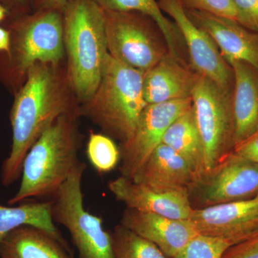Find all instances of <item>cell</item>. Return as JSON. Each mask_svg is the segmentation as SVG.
Listing matches in <instances>:
<instances>
[{"label": "cell", "mask_w": 258, "mask_h": 258, "mask_svg": "<svg viewBox=\"0 0 258 258\" xmlns=\"http://www.w3.org/2000/svg\"><path fill=\"white\" fill-rule=\"evenodd\" d=\"M80 107L67 69L42 62L30 68L10 111L13 143L2 166L3 185L10 186L21 176L24 159L44 131L61 115L81 116Z\"/></svg>", "instance_id": "obj_1"}, {"label": "cell", "mask_w": 258, "mask_h": 258, "mask_svg": "<svg viewBox=\"0 0 258 258\" xmlns=\"http://www.w3.org/2000/svg\"><path fill=\"white\" fill-rule=\"evenodd\" d=\"M79 118L61 115L44 131L24 159L20 187L8 205L51 198L69 179L81 162L78 157L82 144Z\"/></svg>", "instance_id": "obj_2"}, {"label": "cell", "mask_w": 258, "mask_h": 258, "mask_svg": "<svg viewBox=\"0 0 258 258\" xmlns=\"http://www.w3.org/2000/svg\"><path fill=\"white\" fill-rule=\"evenodd\" d=\"M68 76L79 103L99 86L107 55L104 10L92 0H69L62 11Z\"/></svg>", "instance_id": "obj_3"}, {"label": "cell", "mask_w": 258, "mask_h": 258, "mask_svg": "<svg viewBox=\"0 0 258 258\" xmlns=\"http://www.w3.org/2000/svg\"><path fill=\"white\" fill-rule=\"evenodd\" d=\"M5 23L11 44L9 53L0 54V82L15 95L34 64L63 59V18L62 12L42 10Z\"/></svg>", "instance_id": "obj_4"}, {"label": "cell", "mask_w": 258, "mask_h": 258, "mask_svg": "<svg viewBox=\"0 0 258 258\" xmlns=\"http://www.w3.org/2000/svg\"><path fill=\"white\" fill-rule=\"evenodd\" d=\"M144 74L107 55L101 82L92 98L80 107L109 137L127 142L147 106L144 95Z\"/></svg>", "instance_id": "obj_5"}, {"label": "cell", "mask_w": 258, "mask_h": 258, "mask_svg": "<svg viewBox=\"0 0 258 258\" xmlns=\"http://www.w3.org/2000/svg\"><path fill=\"white\" fill-rule=\"evenodd\" d=\"M104 14L107 48L115 60L144 74L169 53L164 34L149 15L110 10Z\"/></svg>", "instance_id": "obj_6"}, {"label": "cell", "mask_w": 258, "mask_h": 258, "mask_svg": "<svg viewBox=\"0 0 258 258\" xmlns=\"http://www.w3.org/2000/svg\"><path fill=\"white\" fill-rule=\"evenodd\" d=\"M86 165L81 162L50 200L55 223L69 231L79 258H115L111 232L105 230L103 219L86 211L82 180Z\"/></svg>", "instance_id": "obj_7"}, {"label": "cell", "mask_w": 258, "mask_h": 258, "mask_svg": "<svg viewBox=\"0 0 258 258\" xmlns=\"http://www.w3.org/2000/svg\"><path fill=\"white\" fill-rule=\"evenodd\" d=\"M191 100L203 142L204 171H206L233 152L235 148L232 92L198 74Z\"/></svg>", "instance_id": "obj_8"}, {"label": "cell", "mask_w": 258, "mask_h": 258, "mask_svg": "<svg viewBox=\"0 0 258 258\" xmlns=\"http://www.w3.org/2000/svg\"><path fill=\"white\" fill-rule=\"evenodd\" d=\"M193 209L258 196V164L232 152L196 178L189 190Z\"/></svg>", "instance_id": "obj_9"}, {"label": "cell", "mask_w": 258, "mask_h": 258, "mask_svg": "<svg viewBox=\"0 0 258 258\" xmlns=\"http://www.w3.org/2000/svg\"><path fill=\"white\" fill-rule=\"evenodd\" d=\"M159 8L179 29L190 67L200 76L211 80L225 91H233V71L216 43L188 16L178 0H157Z\"/></svg>", "instance_id": "obj_10"}, {"label": "cell", "mask_w": 258, "mask_h": 258, "mask_svg": "<svg viewBox=\"0 0 258 258\" xmlns=\"http://www.w3.org/2000/svg\"><path fill=\"white\" fill-rule=\"evenodd\" d=\"M191 106V98L147 104L132 137L120 144V176L132 179L152 153L162 144L169 125Z\"/></svg>", "instance_id": "obj_11"}, {"label": "cell", "mask_w": 258, "mask_h": 258, "mask_svg": "<svg viewBox=\"0 0 258 258\" xmlns=\"http://www.w3.org/2000/svg\"><path fill=\"white\" fill-rule=\"evenodd\" d=\"M189 219L200 235L223 239L232 246L258 232V196L193 209Z\"/></svg>", "instance_id": "obj_12"}, {"label": "cell", "mask_w": 258, "mask_h": 258, "mask_svg": "<svg viewBox=\"0 0 258 258\" xmlns=\"http://www.w3.org/2000/svg\"><path fill=\"white\" fill-rule=\"evenodd\" d=\"M120 225L157 246L166 257L174 258L199 235L190 219L181 220L126 208Z\"/></svg>", "instance_id": "obj_13"}, {"label": "cell", "mask_w": 258, "mask_h": 258, "mask_svg": "<svg viewBox=\"0 0 258 258\" xmlns=\"http://www.w3.org/2000/svg\"><path fill=\"white\" fill-rule=\"evenodd\" d=\"M108 186L126 208L181 220L189 219L192 213L187 191H158L123 176L110 181Z\"/></svg>", "instance_id": "obj_14"}, {"label": "cell", "mask_w": 258, "mask_h": 258, "mask_svg": "<svg viewBox=\"0 0 258 258\" xmlns=\"http://www.w3.org/2000/svg\"><path fill=\"white\" fill-rule=\"evenodd\" d=\"M185 10L194 23L212 37L229 64L232 61H242L258 71V33L229 19Z\"/></svg>", "instance_id": "obj_15"}, {"label": "cell", "mask_w": 258, "mask_h": 258, "mask_svg": "<svg viewBox=\"0 0 258 258\" xmlns=\"http://www.w3.org/2000/svg\"><path fill=\"white\" fill-rule=\"evenodd\" d=\"M196 173L174 149L161 144L136 172L132 181L158 191H187Z\"/></svg>", "instance_id": "obj_16"}, {"label": "cell", "mask_w": 258, "mask_h": 258, "mask_svg": "<svg viewBox=\"0 0 258 258\" xmlns=\"http://www.w3.org/2000/svg\"><path fill=\"white\" fill-rule=\"evenodd\" d=\"M198 74L190 66L168 54L144 75L147 104L191 98Z\"/></svg>", "instance_id": "obj_17"}, {"label": "cell", "mask_w": 258, "mask_h": 258, "mask_svg": "<svg viewBox=\"0 0 258 258\" xmlns=\"http://www.w3.org/2000/svg\"><path fill=\"white\" fill-rule=\"evenodd\" d=\"M230 64L234 76L232 106L235 147L258 129V71L242 61H232Z\"/></svg>", "instance_id": "obj_18"}, {"label": "cell", "mask_w": 258, "mask_h": 258, "mask_svg": "<svg viewBox=\"0 0 258 258\" xmlns=\"http://www.w3.org/2000/svg\"><path fill=\"white\" fill-rule=\"evenodd\" d=\"M0 258H74L45 231L22 226L10 232L0 244Z\"/></svg>", "instance_id": "obj_19"}, {"label": "cell", "mask_w": 258, "mask_h": 258, "mask_svg": "<svg viewBox=\"0 0 258 258\" xmlns=\"http://www.w3.org/2000/svg\"><path fill=\"white\" fill-rule=\"evenodd\" d=\"M50 205V201L25 203L15 207L0 205V244L12 231L22 226L28 225L45 231L74 254L52 220Z\"/></svg>", "instance_id": "obj_20"}, {"label": "cell", "mask_w": 258, "mask_h": 258, "mask_svg": "<svg viewBox=\"0 0 258 258\" xmlns=\"http://www.w3.org/2000/svg\"><path fill=\"white\" fill-rule=\"evenodd\" d=\"M162 143L174 149L184 158L197 176L204 172L203 142L192 106L169 125L164 134Z\"/></svg>", "instance_id": "obj_21"}, {"label": "cell", "mask_w": 258, "mask_h": 258, "mask_svg": "<svg viewBox=\"0 0 258 258\" xmlns=\"http://www.w3.org/2000/svg\"><path fill=\"white\" fill-rule=\"evenodd\" d=\"M104 10L137 11L149 15L159 25L165 37L169 54L175 58L189 62L184 40L175 23L165 16L157 0H92Z\"/></svg>", "instance_id": "obj_22"}, {"label": "cell", "mask_w": 258, "mask_h": 258, "mask_svg": "<svg viewBox=\"0 0 258 258\" xmlns=\"http://www.w3.org/2000/svg\"><path fill=\"white\" fill-rule=\"evenodd\" d=\"M111 235L115 258H169L155 244L120 224Z\"/></svg>", "instance_id": "obj_23"}, {"label": "cell", "mask_w": 258, "mask_h": 258, "mask_svg": "<svg viewBox=\"0 0 258 258\" xmlns=\"http://www.w3.org/2000/svg\"><path fill=\"white\" fill-rule=\"evenodd\" d=\"M86 154L88 160L100 174L114 169L120 161V150L111 137L103 134L90 132Z\"/></svg>", "instance_id": "obj_24"}, {"label": "cell", "mask_w": 258, "mask_h": 258, "mask_svg": "<svg viewBox=\"0 0 258 258\" xmlns=\"http://www.w3.org/2000/svg\"><path fill=\"white\" fill-rule=\"evenodd\" d=\"M231 246L227 240L199 234L174 258H222Z\"/></svg>", "instance_id": "obj_25"}, {"label": "cell", "mask_w": 258, "mask_h": 258, "mask_svg": "<svg viewBox=\"0 0 258 258\" xmlns=\"http://www.w3.org/2000/svg\"><path fill=\"white\" fill-rule=\"evenodd\" d=\"M185 10L203 12L229 19L237 23V15L232 0H178Z\"/></svg>", "instance_id": "obj_26"}, {"label": "cell", "mask_w": 258, "mask_h": 258, "mask_svg": "<svg viewBox=\"0 0 258 258\" xmlns=\"http://www.w3.org/2000/svg\"><path fill=\"white\" fill-rule=\"evenodd\" d=\"M237 21L244 28L258 33V0H232Z\"/></svg>", "instance_id": "obj_27"}, {"label": "cell", "mask_w": 258, "mask_h": 258, "mask_svg": "<svg viewBox=\"0 0 258 258\" xmlns=\"http://www.w3.org/2000/svg\"><path fill=\"white\" fill-rule=\"evenodd\" d=\"M222 258H258V232L229 247Z\"/></svg>", "instance_id": "obj_28"}, {"label": "cell", "mask_w": 258, "mask_h": 258, "mask_svg": "<svg viewBox=\"0 0 258 258\" xmlns=\"http://www.w3.org/2000/svg\"><path fill=\"white\" fill-rule=\"evenodd\" d=\"M233 152L258 164V129L248 139L236 146Z\"/></svg>", "instance_id": "obj_29"}, {"label": "cell", "mask_w": 258, "mask_h": 258, "mask_svg": "<svg viewBox=\"0 0 258 258\" xmlns=\"http://www.w3.org/2000/svg\"><path fill=\"white\" fill-rule=\"evenodd\" d=\"M0 3L4 5L9 13L8 20L20 18L32 12L30 0H0Z\"/></svg>", "instance_id": "obj_30"}, {"label": "cell", "mask_w": 258, "mask_h": 258, "mask_svg": "<svg viewBox=\"0 0 258 258\" xmlns=\"http://www.w3.org/2000/svg\"><path fill=\"white\" fill-rule=\"evenodd\" d=\"M69 0H30L32 11L42 10L63 11Z\"/></svg>", "instance_id": "obj_31"}, {"label": "cell", "mask_w": 258, "mask_h": 258, "mask_svg": "<svg viewBox=\"0 0 258 258\" xmlns=\"http://www.w3.org/2000/svg\"><path fill=\"white\" fill-rule=\"evenodd\" d=\"M11 36L7 28L0 26V54H8L10 50Z\"/></svg>", "instance_id": "obj_32"}, {"label": "cell", "mask_w": 258, "mask_h": 258, "mask_svg": "<svg viewBox=\"0 0 258 258\" xmlns=\"http://www.w3.org/2000/svg\"><path fill=\"white\" fill-rule=\"evenodd\" d=\"M9 18V13L6 8L0 3V23L6 22Z\"/></svg>", "instance_id": "obj_33"}]
</instances>
